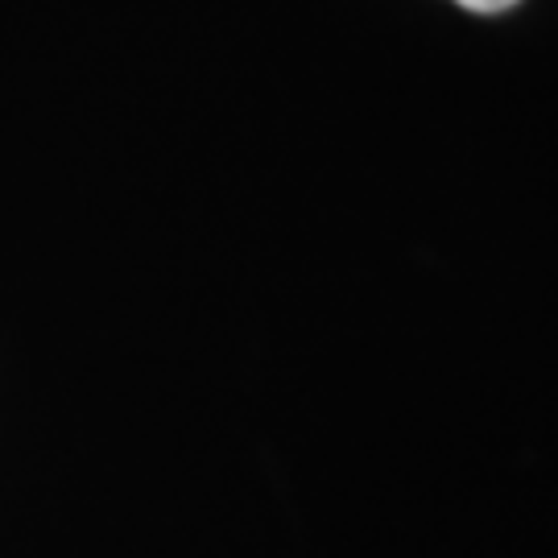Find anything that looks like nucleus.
Segmentation results:
<instances>
[{"label":"nucleus","instance_id":"f257e3e1","mask_svg":"<svg viewBox=\"0 0 558 558\" xmlns=\"http://www.w3.org/2000/svg\"><path fill=\"white\" fill-rule=\"evenodd\" d=\"M456 4H463L468 13H505V9H513L518 0H456Z\"/></svg>","mask_w":558,"mask_h":558}]
</instances>
